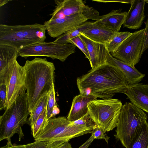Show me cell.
Returning a JSON list of instances; mask_svg holds the SVG:
<instances>
[{
    "mask_svg": "<svg viewBox=\"0 0 148 148\" xmlns=\"http://www.w3.org/2000/svg\"><path fill=\"white\" fill-rule=\"evenodd\" d=\"M77 84L80 94L103 99H112L117 93L125 94L129 86L121 71L108 63L77 77Z\"/></svg>",
    "mask_w": 148,
    "mask_h": 148,
    "instance_id": "cell-1",
    "label": "cell"
},
{
    "mask_svg": "<svg viewBox=\"0 0 148 148\" xmlns=\"http://www.w3.org/2000/svg\"><path fill=\"white\" fill-rule=\"evenodd\" d=\"M26 94L30 112L40 99L47 93L54 83L55 67L46 58H36L27 60L23 66Z\"/></svg>",
    "mask_w": 148,
    "mask_h": 148,
    "instance_id": "cell-2",
    "label": "cell"
},
{
    "mask_svg": "<svg viewBox=\"0 0 148 148\" xmlns=\"http://www.w3.org/2000/svg\"><path fill=\"white\" fill-rule=\"evenodd\" d=\"M46 29L38 23L22 25H0V45L13 47L18 51L25 47L45 42Z\"/></svg>",
    "mask_w": 148,
    "mask_h": 148,
    "instance_id": "cell-3",
    "label": "cell"
},
{
    "mask_svg": "<svg viewBox=\"0 0 148 148\" xmlns=\"http://www.w3.org/2000/svg\"><path fill=\"white\" fill-rule=\"evenodd\" d=\"M93 127L77 125L65 116L51 118L42 133L34 140L48 141L51 148H57L71 139L92 133Z\"/></svg>",
    "mask_w": 148,
    "mask_h": 148,
    "instance_id": "cell-4",
    "label": "cell"
},
{
    "mask_svg": "<svg viewBox=\"0 0 148 148\" xmlns=\"http://www.w3.org/2000/svg\"><path fill=\"white\" fill-rule=\"evenodd\" d=\"M30 112L26 93L19 96L0 116V141L11 140L15 133L19 140L24 134L22 127L27 122Z\"/></svg>",
    "mask_w": 148,
    "mask_h": 148,
    "instance_id": "cell-5",
    "label": "cell"
},
{
    "mask_svg": "<svg viewBox=\"0 0 148 148\" xmlns=\"http://www.w3.org/2000/svg\"><path fill=\"white\" fill-rule=\"evenodd\" d=\"M147 118L143 110L131 102H125L121 109L114 135L116 138L126 148Z\"/></svg>",
    "mask_w": 148,
    "mask_h": 148,
    "instance_id": "cell-6",
    "label": "cell"
},
{
    "mask_svg": "<svg viewBox=\"0 0 148 148\" xmlns=\"http://www.w3.org/2000/svg\"><path fill=\"white\" fill-rule=\"evenodd\" d=\"M117 99H96L87 104L88 113L104 133L116 127L122 106Z\"/></svg>",
    "mask_w": 148,
    "mask_h": 148,
    "instance_id": "cell-7",
    "label": "cell"
},
{
    "mask_svg": "<svg viewBox=\"0 0 148 148\" xmlns=\"http://www.w3.org/2000/svg\"><path fill=\"white\" fill-rule=\"evenodd\" d=\"M76 47L71 43L62 44L53 42H44L21 49L18 51V55L25 58L31 56H46L64 62L69 56L75 52Z\"/></svg>",
    "mask_w": 148,
    "mask_h": 148,
    "instance_id": "cell-8",
    "label": "cell"
},
{
    "mask_svg": "<svg viewBox=\"0 0 148 148\" xmlns=\"http://www.w3.org/2000/svg\"><path fill=\"white\" fill-rule=\"evenodd\" d=\"M145 28L135 31L127 37L111 55L135 66L142 56L145 38Z\"/></svg>",
    "mask_w": 148,
    "mask_h": 148,
    "instance_id": "cell-9",
    "label": "cell"
},
{
    "mask_svg": "<svg viewBox=\"0 0 148 148\" xmlns=\"http://www.w3.org/2000/svg\"><path fill=\"white\" fill-rule=\"evenodd\" d=\"M25 77L24 66L20 65L16 60L5 83L7 87L6 109L9 108L19 96L26 93Z\"/></svg>",
    "mask_w": 148,
    "mask_h": 148,
    "instance_id": "cell-10",
    "label": "cell"
},
{
    "mask_svg": "<svg viewBox=\"0 0 148 148\" xmlns=\"http://www.w3.org/2000/svg\"><path fill=\"white\" fill-rule=\"evenodd\" d=\"M87 20L83 13H77L62 18H50L45 22L43 25L49 35L55 38H57Z\"/></svg>",
    "mask_w": 148,
    "mask_h": 148,
    "instance_id": "cell-11",
    "label": "cell"
},
{
    "mask_svg": "<svg viewBox=\"0 0 148 148\" xmlns=\"http://www.w3.org/2000/svg\"><path fill=\"white\" fill-rule=\"evenodd\" d=\"M56 6L50 14L51 19L62 18L77 13L83 14L91 7L82 0H55Z\"/></svg>",
    "mask_w": 148,
    "mask_h": 148,
    "instance_id": "cell-12",
    "label": "cell"
},
{
    "mask_svg": "<svg viewBox=\"0 0 148 148\" xmlns=\"http://www.w3.org/2000/svg\"><path fill=\"white\" fill-rule=\"evenodd\" d=\"M79 36L86 46L92 69L106 63L110 53L106 45L92 41L81 33Z\"/></svg>",
    "mask_w": 148,
    "mask_h": 148,
    "instance_id": "cell-13",
    "label": "cell"
},
{
    "mask_svg": "<svg viewBox=\"0 0 148 148\" xmlns=\"http://www.w3.org/2000/svg\"><path fill=\"white\" fill-rule=\"evenodd\" d=\"M125 94L132 103L148 113V84L129 85Z\"/></svg>",
    "mask_w": 148,
    "mask_h": 148,
    "instance_id": "cell-14",
    "label": "cell"
},
{
    "mask_svg": "<svg viewBox=\"0 0 148 148\" xmlns=\"http://www.w3.org/2000/svg\"><path fill=\"white\" fill-rule=\"evenodd\" d=\"M117 33L103 26L97 21L90 22L81 32V34L92 41L106 45L109 43Z\"/></svg>",
    "mask_w": 148,
    "mask_h": 148,
    "instance_id": "cell-15",
    "label": "cell"
},
{
    "mask_svg": "<svg viewBox=\"0 0 148 148\" xmlns=\"http://www.w3.org/2000/svg\"><path fill=\"white\" fill-rule=\"evenodd\" d=\"M145 3L143 0H132L123 24V27L137 29L141 27L145 17Z\"/></svg>",
    "mask_w": 148,
    "mask_h": 148,
    "instance_id": "cell-16",
    "label": "cell"
},
{
    "mask_svg": "<svg viewBox=\"0 0 148 148\" xmlns=\"http://www.w3.org/2000/svg\"><path fill=\"white\" fill-rule=\"evenodd\" d=\"M107 63L115 66L121 71L125 77L129 85L139 83L145 76L135 66L114 58L110 53Z\"/></svg>",
    "mask_w": 148,
    "mask_h": 148,
    "instance_id": "cell-17",
    "label": "cell"
},
{
    "mask_svg": "<svg viewBox=\"0 0 148 148\" xmlns=\"http://www.w3.org/2000/svg\"><path fill=\"white\" fill-rule=\"evenodd\" d=\"M92 95L84 96L81 94L73 98L67 119L73 122L77 120L86 115L88 112L87 104L90 101L97 99Z\"/></svg>",
    "mask_w": 148,
    "mask_h": 148,
    "instance_id": "cell-18",
    "label": "cell"
},
{
    "mask_svg": "<svg viewBox=\"0 0 148 148\" xmlns=\"http://www.w3.org/2000/svg\"><path fill=\"white\" fill-rule=\"evenodd\" d=\"M121 10H113L107 14L101 16L100 19L97 21L113 32L118 33L124 22L127 13Z\"/></svg>",
    "mask_w": 148,
    "mask_h": 148,
    "instance_id": "cell-19",
    "label": "cell"
},
{
    "mask_svg": "<svg viewBox=\"0 0 148 148\" xmlns=\"http://www.w3.org/2000/svg\"><path fill=\"white\" fill-rule=\"evenodd\" d=\"M18 51L10 46L0 45V77L6 73L9 68L16 60Z\"/></svg>",
    "mask_w": 148,
    "mask_h": 148,
    "instance_id": "cell-20",
    "label": "cell"
},
{
    "mask_svg": "<svg viewBox=\"0 0 148 148\" xmlns=\"http://www.w3.org/2000/svg\"><path fill=\"white\" fill-rule=\"evenodd\" d=\"M126 148H148V123L147 121L141 126Z\"/></svg>",
    "mask_w": 148,
    "mask_h": 148,
    "instance_id": "cell-21",
    "label": "cell"
},
{
    "mask_svg": "<svg viewBox=\"0 0 148 148\" xmlns=\"http://www.w3.org/2000/svg\"><path fill=\"white\" fill-rule=\"evenodd\" d=\"M47 101L48 93L40 99L35 108L30 113L27 123L30 126L31 130L33 128L39 116L46 108Z\"/></svg>",
    "mask_w": 148,
    "mask_h": 148,
    "instance_id": "cell-22",
    "label": "cell"
},
{
    "mask_svg": "<svg viewBox=\"0 0 148 148\" xmlns=\"http://www.w3.org/2000/svg\"><path fill=\"white\" fill-rule=\"evenodd\" d=\"M90 22L86 21L83 24L73 28L59 36L53 42L57 43L66 44L69 41L77 36L81 35V32L85 29Z\"/></svg>",
    "mask_w": 148,
    "mask_h": 148,
    "instance_id": "cell-23",
    "label": "cell"
},
{
    "mask_svg": "<svg viewBox=\"0 0 148 148\" xmlns=\"http://www.w3.org/2000/svg\"><path fill=\"white\" fill-rule=\"evenodd\" d=\"M132 33L129 32H119L109 43L106 45L108 50L111 54L117 49L122 42Z\"/></svg>",
    "mask_w": 148,
    "mask_h": 148,
    "instance_id": "cell-24",
    "label": "cell"
},
{
    "mask_svg": "<svg viewBox=\"0 0 148 148\" xmlns=\"http://www.w3.org/2000/svg\"><path fill=\"white\" fill-rule=\"evenodd\" d=\"M49 120L46 108L38 117L33 128L31 130L32 134L34 138L42 133L47 125Z\"/></svg>",
    "mask_w": 148,
    "mask_h": 148,
    "instance_id": "cell-25",
    "label": "cell"
},
{
    "mask_svg": "<svg viewBox=\"0 0 148 148\" xmlns=\"http://www.w3.org/2000/svg\"><path fill=\"white\" fill-rule=\"evenodd\" d=\"M0 148H50L49 142L47 141H35L26 145H14L12 144L11 140H8L5 145Z\"/></svg>",
    "mask_w": 148,
    "mask_h": 148,
    "instance_id": "cell-26",
    "label": "cell"
},
{
    "mask_svg": "<svg viewBox=\"0 0 148 148\" xmlns=\"http://www.w3.org/2000/svg\"><path fill=\"white\" fill-rule=\"evenodd\" d=\"M57 105L55 98L54 83H53L48 92V101L46 109L49 119L53 117V110L55 107Z\"/></svg>",
    "mask_w": 148,
    "mask_h": 148,
    "instance_id": "cell-27",
    "label": "cell"
},
{
    "mask_svg": "<svg viewBox=\"0 0 148 148\" xmlns=\"http://www.w3.org/2000/svg\"><path fill=\"white\" fill-rule=\"evenodd\" d=\"M69 43L73 44L78 47L84 54L85 57L90 60V56L86 46L79 36H77L71 40L69 41Z\"/></svg>",
    "mask_w": 148,
    "mask_h": 148,
    "instance_id": "cell-28",
    "label": "cell"
},
{
    "mask_svg": "<svg viewBox=\"0 0 148 148\" xmlns=\"http://www.w3.org/2000/svg\"><path fill=\"white\" fill-rule=\"evenodd\" d=\"M73 122L77 125L89 127H93L96 125L88 113L80 119Z\"/></svg>",
    "mask_w": 148,
    "mask_h": 148,
    "instance_id": "cell-29",
    "label": "cell"
},
{
    "mask_svg": "<svg viewBox=\"0 0 148 148\" xmlns=\"http://www.w3.org/2000/svg\"><path fill=\"white\" fill-rule=\"evenodd\" d=\"M91 136L94 139H104L107 143L110 138L96 124L93 127Z\"/></svg>",
    "mask_w": 148,
    "mask_h": 148,
    "instance_id": "cell-30",
    "label": "cell"
},
{
    "mask_svg": "<svg viewBox=\"0 0 148 148\" xmlns=\"http://www.w3.org/2000/svg\"><path fill=\"white\" fill-rule=\"evenodd\" d=\"M7 96V87L5 83L0 84V110H5Z\"/></svg>",
    "mask_w": 148,
    "mask_h": 148,
    "instance_id": "cell-31",
    "label": "cell"
},
{
    "mask_svg": "<svg viewBox=\"0 0 148 148\" xmlns=\"http://www.w3.org/2000/svg\"><path fill=\"white\" fill-rule=\"evenodd\" d=\"M145 38L144 45L142 51V54L148 49V17L145 23Z\"/></svg>",
    "mask_w": 148,
    "mask_h": 148,
    "instance_id": "cell-32",
    "label": "cell"
},
{
    "mask_svg": "<svg viewBox=\"0 0 148 148\" xmlns=\"http://www.w3.org/2000/svg\"><path fill=\"white\" fill-rule=\"evenodd\" d=\"M94 140V139L91 136L90 138L79 148H88Z\"/></svg>",
    "mask_w": 148,
    "mask_h": 148,
    "instance_id": "cell-33",
    "label": "cell"
},
{
    "mask_svg": "<svg viewBox=\"0 0 148 148\" xmlns=\"http://www.w3.org/2000/svg\"><path fill=\"white\" fill-rule=\"evenodd\" d=\"M132 0H119V1H95L101 2L103 3L109 2H114L119 3H130L131 4Z\"/></svg>",
    "mask_w": 148,
    "mask_h": 148,
    "instance_id": "cell-34",
    "label": "cell"
},
{
    "mask_svg": "<svg viewBox=\"0 0 148 148\" xmlns=\"http://www.w3.org/2000/svg\"><path fill=\"white\" fill-rule=\"evenodd\" d=\"M57 148H73L71 144L69 141L66 142L59 146Z\"/></svg>",
    "mask_w": 148,
    "mask_h": 148,
    "instance_id": "cell-35",
    "label": "cell"
},
{
    "mask_svg": "<svg viewBox=\"0 0 148 148\" xmlns=\"http://www.w3.org/2000/svg\"><path fill=\"white\" fill-rule=\"evenodd\" d=\"M60 110L57 106L55 107L53 110V117H54L57 114H59L60 113Z\"/></svg>",
    "mask_w": 148,
    "mask_h": 148,
    "instance_id": "cell-36",
    "label": "cell"
},
{
    "mask_svg": "<svg viewBox=\"0 0 148 148\" xmlns=\"http://www.w3.org/2000/svg\"><path fill=\"white\" fill-rule=\"evenodd\" d=\"M9 1L8 0H0V7L7 3Z\"/></svg>",
    "mask_w": 148,
    "mask_h": 148,
    "instance_id": "cell-37",
    "label": "cell"
},
{
    "mask_svg": "<svg viewBox=\"0 0 148 148\" xmlns=\"http://www.w3.org/2000/svg\"><path fill=\"white\" fill-rule=\"evenodd\" d=\"M144 1L145 2V3H148V0H144Z\"/></svg>",
    "mask_w": 148,
    "mask_h": 148,
    "instance_id": "cell-38",
    "label": "cell"
}]
</instances>
